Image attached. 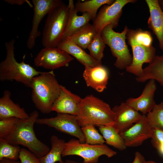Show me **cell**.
<instances>
[{
  "instance_id": "1",
  "label": "cell",
  "mask_w": 163,
  "mask_h": 163,
  "mask_svg": "<svg viewBox=\"0 0 163 163\" xmlns=\"http://www.w3.org/2000/svg\"><path fill=\"white\" fill-rule=\"evenodd\" d=\"M126 38L132 49L133 60L126 70L138 77L142 73L143 64L151 63L156 56L152 37L150 32L138 28L129 29Z\"/></svg>"
},
{
  "instance_id": "2",
  "label": "cell",
  "mask_w": 163,
  "mask_h": 163,
  "mask_svg": "<svg viewBox=\"0 0 163 163\" xmlns=\"http://www.w3.org/2000/svg\"><path fill=\"white\" fill-rule=\"evenodd\" d=\"M38 116V111L34 110L27 118L19 119L13 131L5 139L13 145L27 147L40 159L47 154L50 149L37 138L34 131V125Z\"/></svg>"
},
{
  "instance_id": "3",
  "label": "cell",
  "mask_w": 163,
  "mask_h": 163,
  "mask_svg": "<svg viewBox=\"0 0 163 163\" xmlns=\"http://www.w3.org/2000/svg\"><path fill=\"white\" fill-rule=\"evenodd\" d=\"M60 86L53 70L43 72L33 78L30 87L32 100L42 113L48 114L52 111L53 105L60 94Z\"/></svg>"
},
{
  "instance_id": "4",
  "label": "cell",
  "mask_w": 163,
  "mask_h": 163,
  "mask_svg": "<svg viewBox=\"0 0 163 163\" xmlns=\"http://www.w3.org/2000/svg\"><path fill=\"white\" fill-rule=\"evenodd\" d=\"M81 127L113 126L115 114L107 103L90 94L82 98L76 116Z\"/></svg>"
},
{
  "instance_id": "5",
  "label": "cell",
  "mask_w": 163,
  "mask_h": 163,
  "mask_svg": "<svg viewBox=\"0 0 163 163\" xmlns=\"http://www.w3.org/2000/svg\"><path fill=\"white\" fill-rule=\"evenodd\" d=\"M15 40H11L5 43L6 56L0 63V80L15 81L30 87L33 78L43 72L36 70L30 65L17 62L14 57V44Z\"/></svg>"
},
{
  "instance_id": "6",
  "label": "cell",
  "mask_w": 163,
  "mask_h": 163,
  "mask_svg": "<svg viewBox=\"0 0 163 163\" xmlns=\"http://www.w3.org/2000/svg\"><path fill=\"white\" fill-rule=\"evenodd\" d=\"M68 16V6L64 3L48 14L42 39L44 48L57 47L62 39Z\"/></svg>"
},
{
  "instance_id": "7",
  "label": "cell",
  "mask_w": 163,
  "mask_h": 163,
  "mask_svg": "<svg viewBox=\"0 0 163 163\" xmlns=\"http://www.w3.org/2000/svg\"><path fill=\"white\" fill-rule=\"evenodd\" d=\"M109 25L101 32V36L106 44L110 48L113 55L116 58L114 66L119 69H126L132 63L133 57L130 54L126 40L129 30L126 26L121 33L116 32Z\"/></svg>"
},
{
  "instance_id": "8",
  "label": "cell",
  "mask_w": 163,
  "mask_h": 163,
  "mask_svg": "<svg viewBox=\"0 0 163 163\" xmlns=\"http://www.w3.org/2000/svg\"><path fill=\"white\" fill-rule=\"evenodd\" d=\"M117 154L116 151L104 144L92 145L72 139L66 142L62 156L77 155L83 158V163H97L102 155L111 158Z\"/></svg>"
},
{
  "instance_id": "9",
  "label": "cell",
  "mask_w": 163,
  "mask_h": 163,
  "mask_svg": "<svg viewBox=\"0 0 163 163\" xmlns=\"http://www.w3.org/2000/svg\"><path fill=\"white\" fill-rule=\"evenodd\" d=\"M36 123L53 128L59 132L77 138L81 143L85 142V138L76 116L57 113L54 117L38 118Z\"/></svg>"
},
{
  "instance_id": "10",
  "label": "cell",
  "mask_w": 163,
  "mask_h": 163,
  "mask_svg": "<svg viewBox=\"0 0 163 163\" xmlns=\"http://www.w3.org/2000/svg\"><path fill=\"white\" fill-rule=\"evenodd\" d=\"M135 0H116L110 5H105L100 9L93 20V25L98 34H101L103 29L110 25L113 28L118 24L123 7L129 3L135 2Z\"/></svg>"
},
{
  "instance_id": "11",
  "label": "cell",
  "mask_w": 163,
  "mask_h": 163,
  "mask_svg": "<svg viewBox=\"0 0 163 163\" xmlns=\"http://www.w3.org/2000/svg\"><path fill=\"white\" fill-rule=\"evenodd\" d=\"M32 2L34 15L31 29L27 42V46L30 50L34 47L36 38L41 35L38 27L41 20L52 10L64 4L61 0H32Z\"/></svg>"
},
{
  "instance_id": "12",
  "label": "cell",
  "mask_w": 163,
  "mask_h": 163,
  "mask_svg": "<svg viewBox=\"0 0 163 163\" xmlns=\"http://www.w3.org/2000/svg\"><path fill=\"white\" fill-rule=\"evenodd\" d=\"M73 59L70 55L57 47H45L35 58V66L53 70L66 66Z\"/></svg>"
},
{
  "instance_id": "13",
  "label": "cell",
  "mask_w": 163,
  "mask_h": 163,
  "mask_svg": "<svg viewBox=\"0 0 163 163\" xmlns=\"http://www.w3.org/2000/svg\"><path fill=\"white\" fill-rule=\"evenodd\" d=\"M152 129L147 121L146 115L129 129L120 133L125 140L127 147H136L151 138L153 135Z\"/></svg>"
},
{
  "instance_id": "14",
  "label": "cell",
  "mask_w": 163,
  "mask_h": 163,
  "mask_svg": "<svg viewBox=\"0 0 163 163\" xmlns=\"http://www.w3.org/2000/svg\"><path fill=\"white\" fill-rule=\"evenodd\" d=\"M156 89L155 81L154 79L149 80L139 96L136 98H129L125 102L135 110L145 115L150 112L156 104L154 98Z\"/></svg>"
},
{
  "instance_id": "15",
  "label": "cell",
  "mask_w": 163,
  "mask_h": 163,
  "mask_svg": "<svg viewBox=\"0 0 163 163\" xmlns=\"http://www.w3.org/2000/svg\"><path fill=\"white\" fill-rule=\"evenodd\" d=\"M112 110L115 114L113 126L120 133L129 129L138 121L142 114L123 102L116 105Z\"/></svg>"
},
{
  "instance_id": "16",
  "label": "cell",
  "mask_w": 163,
  "mask_h": 163,
  "mask_svg": "<svg viewBox=\"0 0 163 163\" xmlns=\"http://www.w3.org/2000/svg\"><path fill=\"white\" fill-rule=\"evenodd\" d=\"M81 99L61 85L60 94L53 105L52 111L77 116Z\"/></svg>"
},
{
  "instance_id": "17",
  "label": "cell",
  "mask_w": 163,
  "mask_h": 163,
  "mask_svg": "<svg viewBox=\"0 0 163 163\" xmlns=\"http://www.w3.org/2000/svg\"><path fill=\"white\" fill-rule=\"evenodd\" d=\"M83 76L87 86L101 92L107 88L109 78L107 69L102 64L85 67Z\"/></svg>"
},
{
  "instance_id": "18",
  "label": "cell",
  "mask_w": 163,
  "mask_h": 163,
  "mask_svg": "<svg viewBox=\"0 0 163 163\" xmlns=\"http://www.w3.org/2000/svg\"><path fill=\"white\" fill-rule=\"evenodd\" d=\"M145 1L150 12L148 21V27L156 36L159 47L163 50V11L158 0H146Z\"/></svg>"
},
{
  "instance_id": "19",
  "label": "cell",
  "mask_w": 163,
  "mask_h": 163,
  "mask_svg": "<svg viewBox=\"0 0 163 163\" xmlns=\"http://www.w3.org/2000/svg\"><path fill=\"white\" fill-rule=\"evenodd\" d=\"M57 47L74 57L85 67L101 65L86 53L84 50L67 38L62 39Z\"/></svg>"
},
{
  "instance_id": "20",
  "label": "cell",
  "mask_w": 163,
  "mask_h": 163,
  "mask_svg": "<svg viewBox=\"0 0 163 163\" xmlns=\"http://www.w3.org/2000/svg\"><path fill=\"white\" fill-rule=\"evenodd\" d=\"M68 6V18L62 39L70 36L92 20L90 15L87 13H83L81 16L77 14L78 11L75 8L73 0H69Z\"/></svg>"
},
{
  "instance_id": "21",
  "label": "cell",
  "mask_w": 163,
  "mask_h": 163,
  "mask_svg": "<svg viewBox=\"0 0 163 163\" xmlns=\"http://www.w3.org/2000/svg\"><path fill=\"white\" fill-rule=\"evenodd\" d=\"M11 95L9 91L5 90L0 98V119L14 117L23 120L28 118L29 115L24 108L11 100Z\"/></svg>"
},
{
  "instance_id": "22",
  "label": "cell",
  "mask_w": 163,
  "mask_h": 163,
  "mask_svg": "<svg viewBox=\"0 0 163 163\" xmlns=\"http://www.w3.org/2000/svg\"><path fill=\"white\" fill-rule=\"evenodd\" d=\"M152 79L163 87V55L156 56L152 62L143 69L142 74L136 78V81L140 83Z\"/></svg>"
},
{
  "instance_id": "23",
  "label": "cell",
  "mask_w": 163,
  "mask_h": 163,
  "mask_svg": "<svg viewBox=\"0 0 163 163\" xmlns=\"http://www.w3.org/2000/svg\"><path fill=\"white\" fill-rule=\"evenodd\" d=\"M97 33L93 25L88 23L67 37L84 50L88 47Z\"/></svg>"
},
{
  "instance_id": "24",
  "label": "cell",
  "mask_w": 163,
  "mask_h": 163,
  "mask_svg": "<svg viewBox=\"0 0 163 163\" xmlns=\"http://www.w3.org/2000/svg\"><path fill=\"white\" fill-rule=\"evenodd\" d=\"M51 148L45 155L39 159L41 163H64L62 158L66 142L53 135L50 138Z\"/></svg>"
},
{
  "instance_id": "25",
  "label": "cell",
  "mask_w": 163,
  "mask_h": 163,
  "mask_svg": "<svg viewBox=\"0 0 163 163\" xmlns=\"http://www.w3.org/2000/svg\"><path fill=\"white\" fill-rule=\"evenodd\" d=\"M97 127L107 144L120 151L126 149L127 147L124 140L113 126Z\"/></svg>"
},
{
  "instance_id": "26",
  "label": "cell",
  "mask_w": 163,
  "mask_h": 163,
  "mask_svg": "<svg viewBox=\"0 0 163 163\" xmlns=\"http://www.w3.org/2000/svg\"><path fill=\"white\" fill-rule=\"evenodd\" d=\"M114 0H90L83 2L78 1L75 4L76 9L78 12L88 14L93 21L97 15L98 9L105 5H110L114 2Z\"/></svg>"
},
{
  "instance_id": "27",
  "label": "cell",
  "mask_w": 163,
  "mask_h": 163,
  "mask_svg": "<svg viewBox=\"0 0 163 163\" xmlns=\"http://www.w3.org/2000/svg\"><path fill=\"white\" fill-rule=\"evenodd\" d=\"M146 116L152 129H158L163 131V101L156 104Z\"/></svg>"
},
{
  "instance_id": "28",
  "label": "cell",
  "mask_w": 163,
  "mask_h": 163,
  "mask_svg": "<svg viewBox=\"0 0 163 163\" xmlns=\"http://www.w3.org/2000/svg\"><path fill=\"white\" fill-rule=\"evenodd\" d=\"M21 148L8 142L5 139L0 138V160L4 158L18 160Z\"/></svg>"
},
{
  "instance_id": "29",
  "label": "cell",
  "mask_w": 163,
  "mask_h": 163,
  "mask_svg": "<svg viewBox=\"0 0 163 163\" xmlns=\"http://www.w3.org/2000/svg\"><path fill=\"white\" fill-rule=\"evenodd\" d=\"M105 45L101 34H97L87 48L89 54L101 64Z\"/></svg>"
},
{
  "instance_id": "30",
  "label": "cell",
  "mask_w": 163,
  "mask_h": 163,
  "mask_svg": "<svg viewBox=\"0 0 163 163\" xmlns=\"http://www.w3.org/2000/svg\"><path fill=\"white\" fill-rule=\"evenodd\" d=\"M84 135L85 142L92 145L104 144L105 141L95 126L93 125H87L81 127Z\"/></svg>"
},
{
  "instance_id": "31",
  "label": "cell",
  "mask_w": 163,
  "mask_h": 163,
  "mask_svg": "<svg viewBox=\"0 0 163 163\" xmlns=\"http://www.w3.org/2000/svg\"><path fill=\"white\" fill-rule=\"evenodd\" d=\"M19 119L9 117L0 119V138L5 139L13 131Z\"/></svg>"
},
{
  "instance_id": "32",
  "label": "cell",
  "mask_w": 163,
  "mask_h": 163,
  "mask_svg": "<svg viewBox=\"0 0 163 163\" xmlns=\"http://www.w3.org/2000/svg\"><path fill=\"white\" fill-rule=\"evenodd\" d=\"M153 134L151 138L153 146L159 152L163 150V131L158 129H152Z\"/></svg>"
},
{
  "instance_id": "33",
  "label": "cell",
  "mask_w": 163,
  "mask_h": 163,
  "mask_svg": "<svg viewBox=\"0 0 163 163\" xmlns=\"http://www.w3.org/2000/svg\"><path fill=\"white\" fill-rule=\"evenodd\" d=\"M21 163H41L34 154L24 148H21L19 155Z\"/></svg>"
},
{
  "instance_id": "34",
  "label": "cell",
  "mask_w": 163,
  "mask_h": 163,
  "mask_svg": "<svg viewBox=\"0 0 163 163\" xmlns=\"http://www.w3.org/2000/svg\"><path fill=\"white\" fill-rule=\"evenodd\" d=\"M4 1L11 5H21L24 3H27L31 8L33 7V5L27 0H5Z\"/></svg>"
},
{
  "instance_id": "35",
  "label": "cell",
  "mask_w": 163,
  "mask_h": 163,
  "mask_svg": "<svg viewBox=\"0 0 163 163\" xmlns=\"http://www.w3.org/2000/svg\"><path fill=\"white\" fill-rule=\"evenodd\" d=\"M146 161L144 156L139 152H135V156L132 163H146Z\"/></svg>"
},
{
  "instance_id": "36",
  "label": "cell",
  "mask_w": 163,
  "mask_h": 163,
  "mask_svg": "<svg viewBox=\"0 0 163 163\" xmlns=\"http://www.w3.org/2000/svg\"><path fill=\"white\" fill-rule=\"evenodd\" d=\"M0 163H21L18 160H12L6 158L0 160Z\"/></svg>"
},
{
  "instance_id": "37",
  "label": "cell",
  "mask_w": 163,
  "mask_h": 163,
  "mask_svg": "<svg viewBox=\"0 0 163 163\" xmlns=\"http://www.w3.org/2000/svg\"><path fill=\"white\" fill-rule=\"evenodd\" d=\"M64 163H79L75 161L71 160H67Z\"/></svg>"
},
{
  "instance_id": "38",
  "label": "cell",
  "mask_w": 163,
  "mask_h": 163,
  "mask_svg": "<svg viewBox=\"0 0 163 163\" xmlns=\"http://www.w3.org/2000/svg\"><path fill=\"white\" fill-rule=\"evenodd\" d=\"M158 2L160 7L163 11V0H158Z\"/></svg>"
},
{
  "instance_id": "39",
  "label": "cell",
  "mask_w": 163,
  "mask_h": 163,
  "mask_svg": "<svg viewBox=\"0 0 163 163\" xmlns=\"http://www.w3.org/2000/svg\"><path fill=\"white\" fill-rule=\"evenodd\" d=\"M146 163H158L155 161L152 160H149L146 161Z\"/></svg>"
}]
</instances>
